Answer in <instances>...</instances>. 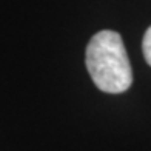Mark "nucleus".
<instances>
[{
    "mask_svg": "<svg viewBox=\"0 0 151 151\" xmlns=\"http://www.w3.org/2000/svg\"><path fill=\"white\" fill-rule=\"evenodd\" d=\"M86 70L94 85L104 93L119 94L133 83V71L119 32L104 29L86 46Z\"/></svg>",
    "mask_w": 151,
    "mask_h": 151,
    "instance_id": "obj_1",
    "label": "nucleus"
},
{
    "mask_svg": "<svg viewBox=\"0 0 151 151\" xmlns=\"http://www.w3.org/2000/svg\"><path fill=\"white\" fill-rule=\"evenodd\" d=\"M142 51H143V57H145L147 63L151 66V26L147 29L145 36H143V42H142Z\"/></svg>",
    "mask_w": 151,
    "mask_h": 151,
    "instance_id": "obj_2",
    "label": "nucleus"
}]
</instances>
